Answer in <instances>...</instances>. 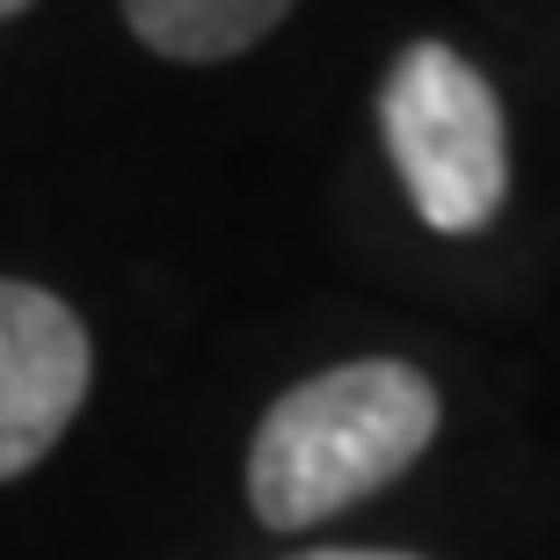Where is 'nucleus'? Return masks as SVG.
<instances>
[{
	"label": "nucleus",
	"mask_w": 560,
	"mask_h": 560,
	"mask_svg": "<svg viewBox=\"0 0 560 560\" xmlns=\"http://www.w3.org/2000/svg\"><path fill=\"white\" fill-rule=\"evenodd\" d=\"M436 386L400 357H357L320 378H299L248 444V502L270 532L306 524L378 495L430 452Z\"/></svg>",
	"instance_id": "f257e3e1"
},
{
	"label": "nucleus",
	"mask_w": 560,
	"mask_h": 560,
	"mask_svg": "<svg viewBox=\"0 0 560 560\" xmlns=\"http://www.w3.org/2000/svg\"><path fill=\"white\" fill-rule=\"evenodd\" d=\"M378 131L394 153L408 205L436 233H480L510 197V139L502 103L474 59L416 37L378 81Z\"/></svg>",
	"instance_id": "f03ea898"
},
{
	"label": "nucleus",
	"mask_w": 560,
	"mask_h": 560,
	"mask_svg": "<svg viewBox=\"0 0 560 560\" xmlns=\"http://www.w3.org/2000/svg\"><path fill=\"white\" fill-rule=\"evenodd\" d=\"M95 350L81 313L44 284L0 277V480L30 474L88 400Z\"/></svg>",
	"instance_id": "7ed1b4c3"
},
{
	"label": "nucleus",
	"mask_w": 560,
	"mask_h": 560,
	"mask_svg": "<svg viewBox=\"0 0 560 560\" xmlns=\"http://www.w3.org/2000/svg\"><path fill=\"white\" fill-rule=\"evenodd\" d=\"M299 0H125L131 37L161 59L211 66V59H241L248 44H262Z\"/></svg>",
	"instance_id": "20e7f679"
},
{
	"label": "nucleus",
	"mask_w": 560,
	"mask_h": 560,
	"mask_svg": "<svg viewBox=\"0 0 560 560\" xmlns=\"http://www.w3.org/2000/svg\"><path fill=\"white\" fill-rule=\"evenodd\" d=\"M291 560H416V553H364V546H328V553H291Z\"/></svg>",
	"instance_id": "39448f33"
},
{
	"label": "nucleus",
	"mask_w": 560,
	"mask_h": 560,
	"mask_svg": "<svg viewBox=\"0 0 560 560\" xmlns=\"http://www.w3.org/2000/svg\"><path fill=\"white\" fill-rule=\"evenodd\" d=\"M22 8H30V0H0V22H8V15H22Z\"/></svg>",
	"instance_id": "423d86ee"
}]
</instances>
